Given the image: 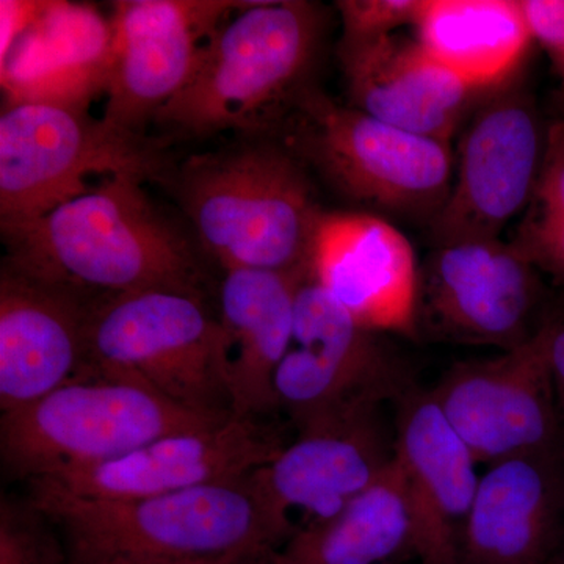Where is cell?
Returning <instances> with one entry per match:
<instances>
[{"label": "cell", "mask_w": 564, "mask_h": 564, "mask_svg": "<svg viewBox=\"0 0 564 564\" xmlns=\"http://www.w3.org/2000/svg\"><path fill=\"white\" fill-rule=\"evenodd\" d=\"M120 174L36 220L2 225L7 265L91 303L143 291L199 292L191 243Z\"/></svg>", "instance_id": "1"}, {"label": "cell", "mask_w": 564, "mask_h": 564, "mask_svg": "<svg viewBox=\"0 0 564 564\" xmlns=\"http://www.w3.org/2000/svg\"><path fill=\"white\" fill-rule=\"evenodd\" d=\"M31 503L66 534L70 562L273 558L293 534L270 513L251 475L129 500L32 486Z\"/></svg>", "instance_id": "2"}, {"label": "cell", "mask_w": 564, "mask_h": 564, "mask_svg": "<svg viewBox=\"0 0 564 564\" xmlns=\"http://www.w3.org/2000/svg\"><path fill=\"white\" fill-rule=\"evenodd\" d=\"M203 247L228 270L306 274L323 212L284 144L193 155L173 176Z\"/></svg>", "instance_id": "3"}, {"label": "cell", "mask_w": 564, "mask_h": 564, "mask_svg": "<svg viewBox=\"0 0 564 564\" xmlns=\"http://www.w3.org/2000/svg\"><path fill=\"white\" fill-rule=\"evenodd\" d=\"M318 7L247 2L204 44L191 79L154 120L181 137L272 128L291 109L317 52Z\"/></svg>", "instance_id": "4"}, {"label": "cell", "mask_w": 564, "mask_h": 564, "mask_svg": "<svg viewBox=\"0 0 564 564\" xmlns=\"http://www.w3.org/2000/svg\"><path fill=\"white\" fill-rule=\"evenodd\" d=\"M229 417L195 413L137 381L87 366L43 399L2 414L0 447L11 473L35 481L98 466L159 437Z\"/></svg>", "instance_id": "5"}, {"label": "cell", "mask_w": 564, "mask_h": 564, "mask_svg": "<svg viewBox=\"0 0 564 564\" xmlns=\"http://www.w3.org/2000/svg\"><path fill=\"white\" fill-rule=\"evenodd\" d=\"M284 147L347 198L433 221L454 182L452 143L403 131L317 88L300 93Z\"/></svg>", "instance_id": "6"}, {"label": "cell", "mask_w": 564, "mask_h": 564, "mask_svg": "<svg viewBox=\"0 0 564 564\" xmlns=\"http://www.w3.org/2000/svg\"><path fill=\"white\" fill-rule=\"evenodd\" d=\"M88 366L128 378L195 413L232 415L220 329L202 295L143 291L90 306Z\"/></svg>", "instance_id": "7"}, {"label": "cell", "mask_w": 564, "mask_h": 564, "mask_svg": "<svg viewBox=\"0 0 564 564\" xmlns=\"http://www.w3.org/2000/svg\"><path fill=\"white\" fill-rule=\"evenodd\" d=\"M165 173L158 144L96 120L82 107L10 104L0 117L2 225L50 214L90 191L91 176L147 181Z\"/></svg>", "instance_id": "8"}, {"label": "cell", "mask_w": 564, "mask_h": 564, "mask_svg": "<svg viewBox=\"0 0 564 564\" xmlns=\"http://www.w3.org/2000/svg\"><path fill=\"white\" fill-rule=\"evenodd\" d=\"M560 321L494 358L452 366L433 399L478 464L552 454L558 443V393L551 347Z\"/></svg>", "instance_id": "9"}, {"label": "cell", "mask_w": 564, "mask_h": 564, "mask_svg": "<svg viewBox=\"0 0 564 564\" xmlns=\"http://www.w3.org/2000/svg\"><path fill=\"white\" fill-rule=\"evenodd\" d=\"M547 132L532 96L516 82L478 104L459 143L456 177L432 221L434 245L500 239L532 202Z\"/></svg>", "instance_id": "10"}, {"label": "cell", "mask_w": 564, "mask_h": 564, "mask_svg": "<svg viewBox=\"0 0 564 564\" xmlns=\"http://www.w3.org/2000/svg\"><path fill=\"white\" fill-rule=\"evenodd\" d=\"M540 270L511 240L434 245L419 272L417 333L510 350L540 329Z\"/></svg>", "instance_id": "11"}, {"label": "cell", "mask_w": 564, "mask_h": 564, "mask_svg": "<svg viewBox=\"0 0 564 564\" xmlns=\"http://www.w3.org/2000/svg\"><path fill=\"white\" fill-rule=\"evenodd\" d=\"M243 2L126 0L115 3L102 120L141 133L144 121L191 79L204 44L220 20Z\"/></svg>", "instance_id": "12"}, {"label": "cell", "mask_w": 564, "mask_h": 564, "mask_svg": "<svg viewBox=\"0 0 564 564\" xmlns=\"http://www.w3.org/2000/svg\"><path fill=\"white\" fill-rule=\"evenodd\" d=\"M282 445L258 419L229 417L206 429L159 437L135 451L32 486L98 500H129L242 480L272 462Z\"/></svg>", "instance_id": "13"}, {"label": "cell", "mask_w": 564, "mask_h": 564, "mask_svg": "<svg viewBox=\"0 0 564 564\" xmlns=\"http://www.w3.org/2000/svg\"><path fill=\"white\" fill-rule=\"evenodd\" d=\"M419 272L413 247L391 223L323 212L311 274L364 328L417 334Z\"/></svg>", "instance_id": "14"}, {"label": "cell", "mask_w": 564, "mask_h": 564, "mask_svg": "<svg viewBox=\"0 0 564 564\" xmlns=\"http://www.w3.org/2000/svg\"><path fill=\"white\" fill-rule=\"evenodd\" d=\"M422 564H462V540L480 475L477 459L437 406L432 391L404 393L393 436Z\"/></svg>", "instance_id": "15"}, {"label": "cell", "mask_w": 564, "mask_h": 564, "mask_svg": "<svg viewBox=\"0 0 564 564\" xmlns=\"http://www.w3.org/2000/svg\"><path fill=\"white\" fill-rule=\"evenodd\" d=\"M91 303L3 263L0 273V408L21 410L88 366Z\"/></svg>", "instance_id": "16"}, {"label": "cell", "mask_w": 564, "mask_h": 564, "mask_svg": "<svg viewBox=\"0 0 564 564\" xmlns=\"http://www.w3.org/2000/svg\"><path fill=\"white\" fill-rule=\"evenodd\" d=\"M392 458L393 443L380 413H373L300 433L295 443L252 473L251 480L270 513L295 533L292 511L306 516L304 525L333 518L366 491Z\"/></svg>", "instance_id": "17"}, {"label": "cell", "mask_w": 564, "mask_h": 564, "mask_svg": "<svg viewBox=\"0 0 564 564\" xmlns=\"http://www.w3.org/2000/svg\"><path fill=\"white\" fill-rule=\"evenodd\" d=\"M351 106L403 131L447 141L491 91L470 87L434 61L419 41L388 36L339 52Z\"/></svg>", "instance_id": "18"}, {"label": "cell", "mask_w": 564, "mask_h": 564, "mask_svg": "<svg viewBox=\"0 0 564 564\" xmlns=\"http://www.w3.org/2000/svg\"><path fill=\"white\" fill-rule=\"evenodd\" d=\"M310 273L226 272L217 321L234 417L258 419L278 410L274 377L292 350L296 291Z\"/></svg>", "instance_id": "19"}, {"label": "cell", "mask_w": 564, "mask_h": 564, "mask_svg": "<svg viewBox=\"0 0 564 564\" xmlns=\"http://www.w3.org/2000/svg\"><path fill=\"white\" fill-rule=\"evenodd\" d=\"M563 508L556 452L489 464L464 524L462 564H545Z\"/></svg>", "instance_id": "20"}, {"label": "cell", "mask_w": 564, "mask_h": 564, "mask_svg": "<svg viewBox=\"0 0 564 564\" xmlns=\"http://www.w3.org/2000/svg\"><path fill=\"white\" fill-rule=\"evenodd\" d=\"M111 47L110 21L95 10L43 3L31 28L2 61L3 87L13 104L52 102L82 107L104 90Z\"/></svg>", "instance_id": "21"}, {"label": "cell", "mask_w": 564, "mask_h": 564, "mask_svg": "<svg viewBox=\"0 0 564 564\" xmlns=\"http://www.w3.org/2000/svg\"><path fill=\"white\" fill-rule=\"evenodd\" d=\"M414 39L481 91L514 79L532 43L521 0H422Z\"/></svg>", "instance_id": "22"}, {"label": "cell", "mask_w": 564, "mask_h": 564, "mask_svg": "<svg viewBox=\"0 0 564 564\" xmlns=\"http://www.w3.org/2000/svg\"><path fill=\"white\" fill-rule=\"evenodd\" d=\"M413 554V518L395 462L326 521L296 529L274 556L280 564H391Z\"/></svg>", "instance_id": "23"}, {"label": "cell", "mask_w": 564, "mask_h": 564, "mask_svg": "<svg viewBox=\"0 0 564 564\" xmlns=\"http://www.w3.org/2000/svg\"><path fill=\"white\" fill-rule=\"evenodd\" d=\"M293 344L388 399L400 400L411 391L406 364L383 334L359 325L313 274L296 291Z\"/></svg>", "instance_id": "24"}, {"label": "cell", "mask_w": 564, "mask_h": 564, "mask_svg": "<svg viewBox=\"0 0 564 564\" xmlns=\"http://www.w3.org/2000/svg\"><path fill=\"white\" fill-rule=\"evenodd\" d=\"M278 408L300 433L380 413L388 397L337 372L314 352L292 348L274 377Z\"/></svg>", "instance_id": "25"}, {"label": "cell", "mask_w": 564, "mask_h": 564, "mask_svg": "<svg viewBox=\"0 0 564 564\" xmlns=\"http://www.w3.org/2000/svg\"><path fill=\"white\" fill-rule=\"evenodd\" d=\"M511 242L564 288V120L549 128L540 180Z\"/></svg>", "instance_id": "26"}, {"label": "cell", "mask_w": 564, "mask_h": 564, "mask_svg": "<svg viewBox=\"0 0 564 564\" xmlns=\"http://www.w3.org/2000/svg\"><path fill=\"white\" fill-rule=\"evenodd\" d=\"M33 505L2 499L0 505V564H69L68 549Z\"/></svg>", "instance_id": "27"}, {"label": "cell", "mask_w": 564, "mask_h": 564, "mask_svg": "<svg viewBox=\"0 0 564 564\" xmlns=\"http://www.w3.org/2000/svg\"><path fill=\"white\" fill-rule=\"evenodd\" d=\"M422 0H340L336 2L343 21L339 52L359 50L367 44L414 28Z\"/></svg>", "instance_id": "28"}, {"label": "cell", "mask_w": 564, "mask_h": 564, "mask_svg": "<svg viewBox=\"0 0 564 564\" xmlns=\"http://www.w3.org/2000/svg\"><path fill=\"white\" fill-rule=\"evenodd\" d=\"M527 28L549 55L564 43V0H521Z\"/></svg>", "instance_id": "29"}, {"label": "cell", "mask_w": 564, "mask_h": 564, "mask_svg": "<svg viewBox=\"0 0 564 564\" xmlns=\"http://www.w3.org/2000/svg\"><path fill=\"white\" fill-rule=\"evenodd\" d=\"M0 11H2V58L10 54L17 41L24 35V32L39 17L41 2H11V0H2L0 2Z\"/></svg>", "instance_id": "30"}, {"label": "cell", "mask_w": 564, "mask_h": 564, "mask_svg": "<svg viewBox=\"0 0 564 564\" xmlns=\"http://www.w3.org/2000/svg\"><path fill=\"white\" fill-rule=\"evenodd\" d=\"M276 556V555H274ZM273 556V558H274ZM273 558H225L212 560V562H188V563H139V562H120V560H104V562H70L69 564H272Z\"/></svg>", "instance_id": "31"}, {"label": "cell", "mask_w": 564, "mask_h": 564, "mask_svg": "<svg viewBox=\"0 0 564 564\" xmlns=\"http://www.w3.org/2000/svg\"><path fill=\"white\" fill-rule=\"evenodd\" d=\"M549 57H551L552 63H554L556 74H558L564 88V43L560 50H556L554 54L549 55Z\"/></svg>", "instance_id": "32"}, {"label": "cell", "mask_w": 564, "mask_h": 564, "mask_svg": "<svg viewBox=\"0 0 564 564\" xmlns=\"http://www.w3.org/2000/svg\"><path fill=\"white\" fill-rule=\"evenodd\" d=\"M560 406H562L563 417H564V403L560 404Z\"/></svg>", "instance_id": "33"}, {"label": "cell", "mask_w": 564, "mask_h": 564, "mask_svg": "<svg viewBox=\"0 0 564 564\" xmlns=\"http://www.w3.org/2000/svg\"><path fill=\"white\" fill-rule=\"evenodd\" d=\"M272 564H280V563L274 562V558H273V563Z\"/></svg>", "instance_id": "34"}]
</instances>
